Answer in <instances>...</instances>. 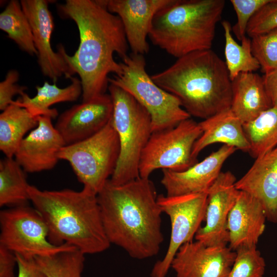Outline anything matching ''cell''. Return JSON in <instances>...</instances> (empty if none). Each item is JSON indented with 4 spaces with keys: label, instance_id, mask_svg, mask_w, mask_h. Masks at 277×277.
I'll list each match as a JSON object with an SVG mask.
<instances>
[{
    "label": "cell",
    "instance_id": "4fadbf2b",
    "mask_svg": "<svg viewBox=\"0 0 277 277\" xmlns=\"http://www.w3.org/2000/svg\"><path fill=\"white\" fill-rule=\"evenodd\" d=\"M51 1L21 0L22 9L31 27L33 42L37 51V63L44 76L56 83L62 76L71 78L74 74L61 53L52 48L51 38L54 23L48 7Z\"/></svg>",
    "mask_w": 277,
    "mask_h": 277
},
{
    "label": "cell",
    "instance_id": "2e32d148",
    "mask_svg": "<svg viewBox=\"0 0 277 277\" xmlns=\"http://www.w3.org/2000/svg\"><path fill=\"white\" fill-rule=\"evenodd\" d=\"M49 116L37 117V126L19 145L14 158L26 172L53 169L60 160L58 155L65 142Z\"/></svg>",
    "mask_w": 277,
    "mask_h": 277
},
{
    "label": "cell",
    "instance_id": "6da1fadb",
    "mask_svg": "<svg viewBox=\"0 0 277 277\" xmlns=\"http://www.w3.org/2000/svg\"><path fill=\"white\" fill-rule=\"evenodd\" d=\"M61 13L73 20L80 35V44L73 55L66 52L62 44L57 46L68 66L80 76L82 86V102L106 94L109 75H118L120 63L128 54L129 45L122 22L109 12L104 0H66L58 6Z\"/></svg>",
    "mask_w": 277,
    "mask_h": 277
},
{
    "label": "cell",
    "instance_id": "9c48e42d",
    "mask_svg": "<svg viewBox=\"0 0 277 277\" xmlns=\"http://www.w3.org/2000/svg\"><path fill=\"white\" fill-rule=\"evenodd\" d=\"M202 131L189 118L176 126L152 133L141 155L140 176L149 178L159 169L182 171L197 163L192 155L194 143Z\"/></svg>",
    "mask_w": 277,
    "mask_h": 277
},
{
    "label": "cell",
    "instance_id": "7402d4cb",
    "mask_svg": "<svg viewBox=\"0 0 277 277\" xmlns=\"http://www.w3.org/2000/svg\"><path fill=\"white\" fill-rule=\"evenodd\" d=\"M272 107L263 77L254 72L240 73L232 81L231 110L243 123Z\"/></svg>",
    "mask_w": 277,
    "mask_h": 277
},
{
    "label": "cell",
    "instance_id": "cb8c5ba5",
    "mask_svg": "<svg viewBox=\"0 0 277 277\" xmlns=\"http://www.w3.org/2000/svg\"><path fill=\"white\" fill-rule=\"evenodd\" d=\"M38 125L37 117L14 102L0 114V150L7 157L14 154L26 134Z\"/></svg>",
    "mask_w": 277,
    "mask_h": 277
},
{
    "label": "cell",
    "instance_id": "5bb4252c",
    "mask_svg": "<svg viewBox=\"0 0 277 277\" xmlns=\"http://www.w3.org/2000/svg\"><path fill=\"white\" fill-rule=\"evenodd\" d=\"M236 252L227 246H207L198 241L183 244L171 268L176 277H228Z\"/></svg>",
    "mask_w": 277,
    "mask_h": 277
},
{
    "label": "cell",
    "instance_id": "9a60e30c",
    "mask_svg": "<svg viewBox=\"0 0 277 277\" xmlns=\"http://www.w3.org/2000/svg\"><path fill=\"white\" fill-rule=\"evenodd\" d=\"M113 105L109 94L82 102L58 116L55 127L65 145L85 140L98 133L110 121Z\"/></svg>",
    "mask_w": 277,
    "mask_h": 277
},
{
    "label": "cell",
    "instance_id": "8fae6325",
    "mask_svg": "<svg viewBox=\"0 0 277 277\" xmlns=\"http://www.w3.org/2000/svg\"><path fill=\"white\" fill-rule=\"evenodd\" d=\"M157 202L171 223V234L164 258L155 263L151 277H166L179 248L193 238L205 221L207 192L178 196L159 195Z\"/></svg>",
    "mask_w": 277,
    "mask_h": 277
},
{
    "label": "cell",
    "instance_id": "3957f363",
    "mask_svg": "<svg viewBox=\"0 0 277 277\" xmlns=\"http://www.w3.org/2000/svg\"><path fill=\"white\" fill-rule=\"evenodd\" d=\"M30 201L44 219L53 244H68L84 254H96L110 246L104 230L97 194L85 188L42 190L29 185Z\"/></svg>",
    "mask_w": 277,
    "mask_h": 277
},
{
    "label": "cell",
    "instance_id": "4316f807",
    "mask_svg": "<svg viewBox=\"0 0 277 277\" xmlns=\"http://www.w3.org/2000/svg\"><path fill=\"white\" fill-rule=\"evenodd\" d=\"M0 29L23 51L37 55L31 27L21 2L10 1L0 14Z\"/></svg>",
    "mask_w": 277,
    "mask_h": 277
},
{
    "label": "cell",
    "instance_id": "7c38bea8",
    "mask_svg": "<svg viewBox=\"0 0 277 277\" xmlns=\"http://www.w3.org/2000/svg\"><path fill=\"white\" fill-rule=\"evenodd\" d=\"M236 182L231 172H221L208 189L206 224L197 231L196 241L207 246H227L228 218L240 192L235 187Z\"/></svg>",
    "mask_w": 277,
    "mask_h": 277
},
{
    "label": "cell",
    "instance_id": "484cf974",
    "mask_svg": "<svg viewBox=\"0 0 277 277\" xmlns=\"http://www.w3.org/2000/svg\"><path fill=\"white\" fill-rule=\"evenodd\" d=\"M249 153L255 159L277 147V107L272 106L253 120L243 123Z\"/></svg>",
    "mask_w": 277,
    "mask_h": 277
},
{
    "label": "cell",
    "instance_id": "8992f818",
    "mask_svg": "<svg viewBox=\"0 0 277 277\" xmlns=\"http://www.w3.org/2000/svg\"><path fill=\"white\" fill-rule=\"evenodd\" d=\"M108 90L113 105L111 123L120 146L119 158L110 181L120 185L140 177L141 155L152 133L151 118L147 110L123 89L109 84Z\"/></svg>",
    "mask_w": 277,
    "mask_h": 277
},
{
    "label": "cell",
    "instance_id": "7a4b0ae2",
    "mask_svg": "<svg viewBox=\"0 0 277 277\" xmlns=\"http://www.w3.org/2000/svg\"><path fill=\"white\" fill-rule=\"evenodd\" d=\"M149 178L115 185L110 179L97 193L102 222L110 243L133 259L157 254L163 242L162 211Z\"/></svg>",
    "mask_w": 277,
    "mask_h": 277
},
{
    "label": "cell",
    "instance_id": "ac0fdd59",
    "mask_svg": "<svg viewBox=\"0 0 277 277\" xmlns=\"http://www.w3.org/2000/svg\"><path fill=\"white\" fill-rule=\"evenodd\" d=\"M108 10L121 19L131 52H148L147 41L156 13L171 0H104Z\"/></svg>",
    "mask_w": 277,
    "mask_h": 277
},
{
    "label": "cell",
    "instance_id": "30bf717a",
    "mask_svg": "<svg viewBox=\"0 0 277 277\" xmlns=\"http://www.w3.org/2000/svg\"><path fill=\"white\" fill-rule=\"evenodd\" d=\"M0 227V244L24 256H49L76 249L68 244L51 243L44 219L36 209L28 205L2 210Z\"/></svg>",
    "mask_w": 277,
    "mask_h": 277
},
{
    "label": "cell",
    "instance_id": "f546056e",
    "mask_svg": "<svg viewBox=\"0 0 277 277\" xmlns=\"http://www.w3.org/2000/svg\"><path fill=\"white\" fill-rule=\"evenodd\" d=\"M228 277H263L266 264L256 246L238 248Z\"/></svg>",
    "mask_w": 277,
    "mask_h": 277
},
{
    "label": "cell",
    "instance_id": "5b68a950",
    "mask_svg": "<svg viewBox=\"0 0 277 277\" xmlns=\"http://www.w3.org/2000/svg\"><path fill=\"white\" fill-rule=\"evenodd\" d=\"M225 4L224 0H171L155 14L148 37L177 58L211 49Z\"/></svg>",
    "mask_w": 277,
    "mask_h": 277
},
{
    "label": "cell",
    "instance_id": "277c9868",
    "mask_svg": "<svg viewBox=\"0 0 277 277\" xmlns=\"http://www.w3.org/2000/svg\"><path fill=\"white\" fill-rule=\"evenodd\" d=\"M151 77L191 116L205 120L231 108L232 81L225 62L211 49L178 58Z\"/></svg>",
    "mask_w": 277,
    "mask_h": 277
},
{
    "label": "cell",
    "instance_id": "d6986e66",
    "mask_svg": "<svg viewBox=\"0 0 277 277\" xmlns=\"http://www.w3.org/2000/svg\"><path fill=\"white\" fill-rule=\"evenodd\" d=\"M235 187L261 203L267 221L277 223V147L255 159Z\"/></svg>",
    "mask_w": 277,
    "mask_h": 277
},
{
    "label": "cell",
    "instance_id": "4dcf8cb0",
    "mask_svg": "<svg viewBox=\"0 0 277 277\" xmlns=\"http://www.w3.org/2000/svg\"><path fill=\"white\" fill-rule=\"evenodd\" d=\"M251 44L252 54L264 73L277 68V28L252 37Z\"/></svg>",
    "mask_w": 277,
    "mask_h": 277
},
{
    "label": "cell",
    "instance_id": "603a6c76",
    "mask_svg": "<svg viewBox=\"0 0 277 277\" xmlns=\"http://www.w3.org/2000/svg\"><path fill=\"white\" fill-rule=\"evenodd\" d=\"M70 79V84L65 88L58 87L56 83L51 84L45 82L42 86H36L37 93L34 97H30L25 93L14 102L26 108L34 117L45 116L54 118L58 112L50 106L58 103L75 101L82 95L80 80L75 77Z\"/></svg>",
    "mask_w": 277,
    "mask_h": 277
},
{
    "label": "cell",
    "instance_id": "e0dca14e",
    "mask_svg": "<svg viewBox=\"0 0 277 277\" xmlns=\"http://www.w3.org/2000/svg\"><path fill=\"white\" fill-rule=\"evenodd\" d=\"M237 150L223 145L216 151L186 170H162L161 181L167 196L207 192L216 180L226 160Z\"/></svg>",
    "mask_w": 277,
    "mask_h": 277
},
{
    "label": "cell",
    "instance_id": "836d02e7",
    "mask_svg": "<svg viewBox=\"0 0 277 277\" xmlns=\"http://www.w3.org/2000/svg\"><path fill=\"white\" fill-rule=\"evenodd\" d=\"M19 77L16 70H10L6 74L5 79L0 83V110H4L14 102L13 97L25 93L26 87L17 84Z\"/></svg>",
    "mask_w": 277,
    "mask_h": 277
},
{
    "label": "cell",
    "instance_id": "1f68e13d",
    "mask_svg": "<svg viewBox=\"0 0 277 277\" xmlns=\"http://www.w3.org/2000/svg\"><path fill=\"white\" fill-rule=\"evenodd\" d=\"M270 0H231L236 13L237 22L232 31L238 40L246 36L248 23L253 15Z\"/></svg>",
    "mask_w": 277,
    "mask_h": 277
},
{
    "label": "cell",
    "instance_id": "d4e9b609",
    "mask_svg": "<svg viewBox=\"0 0 277 277\" xmlns=\"http://www.w3.org/2000/svg\"><path fill=\"white\" fill-rule=\"evenodd\" d=\"M26 172L14 157L0 161V206L28 205L30 201Z\"/></svg>",
    "mask_w": 277,
    "mask_h": 277
},
{
    "label": "cell",
    "instance_id": "83f0119b",
    "mask_svg": "<svg viewBox=\"0 0 277 277\" xmlns=\"http://www.w3.org/2000/svg\"><path fill=\"white\" fill-rule=\"evenodd\" d=\"M222 25L225 39V63L231 81L241 73L254 72L261 68L252 54L251 39L245 36L240 45L232 36L230 23L223 21Z\"/></svg>",
    "mask_w": 277,
    "mask_h": 277
},
{
    "label": "cell",
    "instance_id": "f1b7e54d",
    "mask_svg": "<svg viewBox=\"0 0 277 277\" xmlns=\"http://www.w3.org/2000/svg\"><path fill=\"white\" fill-rule=\"evenodd\" d=\"M85 254L77 249L46 256H35L39 269L48 277H83Z\"/></svg>",
    "mask_w": 277,
    "mask_h": 277
},
{
    "label": "cell",
    "instance_id": "ba28073f",
    "mask_svg": "<svg viewBox=\"0 0 277 277\" xmlns=\"http://www.w3.org/2000/svg\"><path fill=\"white\" fill-rule=\"evenodd\" d=\"M120 152L118 137L111 119L95 135L64 146L58 156L70 164L84 188L97 194L112 175Z\"/></svg>",
    "mask_w": 277,
    "mask_h": 277
},
{
    "label": "cell",
    "instance_id": "d590c367",
    "mask_svg": "<svg viewBox=\"0 0 277 277\" xmlns=\"http://www.w3.org/2000/svg\"><path fill=\"white\" fill-rule=\"evenodd\" d=\"M17 258L14 252L0 244V277H14Z\"/></svg>",
    "mask_w": 277,
    "mask_h": 277
},
{
    "label": "cell",
    "instance_id": "52a82bcc",
    "mask_svg": "<svg viewBox=\"0 0 277 277\" xmlns=\"http://www.w3.org/2000/svg\"><path fill=\"white\" fill-rule=\"evenodd\" d=\"M120 64L121 73L109 77V84L127 92L147 110L152 132L174 127L191 118L179 100L160 87L148 75L144 55L131 52Z\"/></svg>",
    "mask_w": 277,
    "mask_h": 277
},
{
    "label": "cell",
    "instance_id": "e575fe53",
    "mask_svg": "<svg viewBox=\"0 0 277 277\" xmlns=\"http://www.w3.org/2000/svg\"><path fill=\"white\" fill-rule=\"evenodd\" d=\"M15 254L18 267L17 277H48L38 267L34 258Z\"/></svg>",
    "mask_w": 277,
    "mask_h": 277
},
{
    "label": "cell",
    "instance_id": "44dd1931",
    "mask_svg": "<svg viewBox=\"0 0 277 277\" xmlns=\"http://www.w3.org/2000/svg\"><path fill=\"white\" fill-rule=\"evenodd\" d=\"M199 124L202 133L193 147L192 155L194 159H197L204 148L214 143H222L249 152L250 147L244 131L243 123L231 109L216 113Z\"/></svg>",
    "mask_w": 277,
    "mask_h": 277
},
{
    "label": "cell",
    "instance_id": "ffe728a7",
    "mask_svg": "<svg viewBox=\"0 0 277 277\" xmlns=\"http://www.w3.org/2000/svg\"><path fill=\"white\" fill-rule=\"evenodd\" d=\"M267 220L261 203L250 194L240 191L228 218L229 247L235 251L242 247L256 246Z\"/></svg>",
    "mask_w": 277,
    "mask_h": 277
},
{
    "label": "cell",
    "instance_id": "8d00e7d4",
    "mask_svg": "<svg viewBox=\"0 0 277 277\" xmlns=\"http://www.w3.org/2000/svg\"><path fill=\"white\" fill-rule=\"evenodd\" d=\"M262 77L272 106L277 107V68L264 73Z\"/></svg>",
    "mask_w": 277,
    "mask_h": 277
},
{
    "label": "cell",
    "instance_id": "d6a6232c",
    "mask_svg": "<svg viewBox=\"0 0 277 277\" xmlns=\"http://www.w3.org/2000/svg\"><path fill=\"white\" fill-rule=\"evenodd\" d=\"M277 28V0H270L249 21L246 34L250 37Z\"/></svg>",
    "mask_w": 277,
    "mask_h": 277
}]
</instances>
